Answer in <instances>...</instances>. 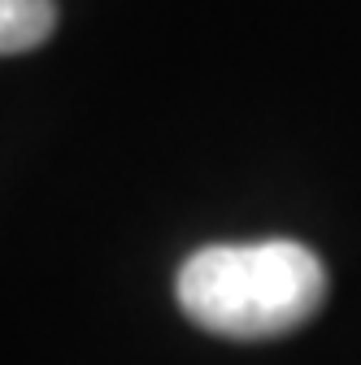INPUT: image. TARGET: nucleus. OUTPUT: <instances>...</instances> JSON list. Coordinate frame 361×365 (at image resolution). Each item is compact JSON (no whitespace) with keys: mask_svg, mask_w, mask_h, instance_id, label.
Segmentation results:
<instances>
[{"mask_svg":"<svg viewBox=\"0 0 361 365\" xmlns=\"http://www.w3.org/2000/svg\"><path fill=\"white\" fill-rule=\"evenodd\" d=\"M174 296L200 331L222 339H275L322 309L327 269L318 252L296 240L209 244L178 265Z\"/></svg>","mask_w":361,"mask_h":365,"instance_id":"nucleus-1","label":"nucleus"},{"mask_svg":"<svg viewBox=\"0 0 361 365\" xmlns=\"http://www.w3.org/2000/svg\"><path fill=\"white\" fill-rule=\"evenodd\" d=\"M57 26L53 0H0V57L31 53Z\"/></svg>","mask_w":361,"mask_h":365,"instance_id":"nucleus-2","label":"nucleus"}]
</instances>
